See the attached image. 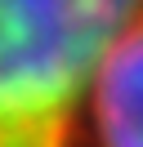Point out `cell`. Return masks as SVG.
<instances>
[{"label":"cell","mask_w":143,"mask_h":147,"mask_svg":"<svg viewBox=\"0 0 143 147\" xmlns=\"http://www.w3.org/2000/svg\"><path fill=\"white\" fill-rule=\"evenodd\" d=\"M125 9L0 0V147H89V80Z\"/></svg>","instance_id":"6da1fadb"},{"label":"cell","mask_w":143,"mask_h":147,"mask_svg":"<svg viewBox=\"0 0 143 147\" xmlns=\"http://www.w3.org/2000/svg\"><path fill=\"white\" fill-rule=\"evenodd\" d=\"M94 147H143V5H130L107 36L89 80Z\"/></svg>","instance_id":"7a4b0ae2"}]
</instances>
